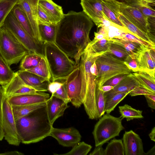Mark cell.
<instances>
[{
    "label": "cell",
    "mask_w": 155,
    "mask_h": 155,
    "mask_svg": "<svg viewBox=\"0 0 155 155\" xmlns=\"http://www.w3.org/2000/svg\"><path fill=\"white\" fill-rule=\"evenodd\" d=\"M93 26L92 20L83 11H70L57 23L55 43L74 59L76 65L91 41L89 34Z\"/></svg>",
    "instance_id": "cell-1"
},
{
    "label": "cell",
    "mask_w": 155,
    "mask_h": 155,
    "mask_svg": "<svg viewBox=\"0 0 155 155\" xmlns=\"http://www.w3.org/2000/svg\"><path fill=\"white\" fill-rule=\"evenodd\" d=\"M103 54L96 53L89 43L81 54L79 63L82 104L89 118L92 120L99 118L95 99L97 83L90 68L97 57Z\"/></svg>",
    "instance_id": "cell-2"
},
{
    "label": "cell",
    "mask_w": 155,
    "mask_h": 155,
    "mask_svg": "<svg viewBox=\"0 0 155 155\" xmlns=\"http://www.w3.org/2000/svg\"><path fill=\"white\" fill-rule=\"evenodd\" d=\"M15 122L21 143L25 144L43 140L49 136L53 127L48 120L46 104Z\"/></svg>",
    "instance_id": "cell-3"
},
{
    "label": "cell",
    "mask_w": 155,
    "mask_h": 155,
    "mask_svg": "<svg viewBox=\"0 0 155 155\" xmlns=\"http://www.w3.org/2000/svg\"><path fill=\"white\" fill-rule=\"evenodd\" d=\"M44 57L47 62L52 81L64 80L75 68L74 61L55 43H43Z\"/></svg>",
    "instance_id": "cell-4"
},
{
    "label": "cell",
    "mask_w": 155,
    "mask_h": 155,
    "mask_svg": "<svg viewBox=\"0 0 155 155\" xmlns=\"http://www.w3.org/2000/svg\"><path fill=\"white\" fill-rule=\"evenodd\" d=\"M95 63L98 70L95 79L97 85L100 90L104 83L111 78L120 74L132 72L124 61L109 51L99 56Z\"/></svg>",
    "instance_id": "cell-5"
},
{
    "label": "cell",
    "mask_w": 155,
    "mask_h": 155,
    "mask_svg": "<svg viewBox=\"0 0 155 155\" xmlns=\"http://www.w3.org/2000/svg\"><path fill=\"white\" fill-rule=\"evenodd\" d=\"M29 52L7 29L0 28V54L9 65L18 63Z\"/></svg>",
    "instance_id": "cell-6"
},
{
    "label": "cell",
    "mask_w": 155,
    "mask_h": 155,
    "mask_svg": "<svg viewBox=\"0 0 155 155\" xmlns=\"http://www.w3.org/2000/svg\"><path fill=\"white\" fill-rule=\"evenodd\" d=\"M100 118L92 133L95 147L102 146L111 139L119 136L124 129L120 117H117L106 114Z\"/></svg>",
    "instance_id": "cell-7"
},
{
    "label": "cell",
    "mask_w": 155,
    "mask_h": 155,
    "mask_svg": "<svg viewBox=\"0 0 155 155\" xmlns=\"http://www.w3.org/2000/svg\"><path fill=\"white\" fill-rule=\"evenodd\" d=\"M3 26L9 31L29 52L44 56L43 44L39 43L26 32L15 18L11 11L5 18Z\"/></svg>",
    "instance_id": "cell-8"
},
{
    "label": "cell",
    "mask_w": 155,
    "mask_h": 155,
    "mask_svg": "<svg viewBox=\"0 0 155 155\" xmlns=\"http://www.w3.org/2000/svg\"><path fill=\"white\" fill-rule=\"evenodd\" d=\"M121 14L128 20L147 34L155 43V29L151 26L148 18L137 8L120 2Z\"/></svg>",
    "instance_id": "cell-9"
},
{
    "label": "cell",
    "mask_w": 155,
    "mask_h": 155,
    "mask_svg": "<svg viewBox=\"0 0 155 155\" xmlns=\"http://www.w3.org/2000/svg\"><path fill=\"white\" fill-rule=\"evenodd\" d=\"M2 127L5 140L11 145L18 146L21 143L12 107L5 98L2 105Z\"/></svg>",
    "instance_id": "cell-10"
},
{
    "label": "cell",
    "mask_w": 155,
    "mask_h": 155,
    "mask_svg": "<svg viewBox=\"0 0 155 155\" xmlns=\"http://www.w3.org/2000/svg\"><path fill=\"white\" fill-rule=\"evenodd\" d=\"M65 84L69 102L76 108L83 104L81 96V79L79 64L65 79L59 81Z\"/></svg>",
    "instance_id": "cell-11"
},
{
    "label": "cell",
    "mask_w": 155,
    "mask_h": 155,
    "mask_svg": "<svg viewBox=\"0 0 155 155\" xmlns=\"http://www.w3.org/2000/svg\"><path fill=\"white\" fill-rule=\"evenodd\" d=\"M39 0H18L17 5L22 9L25 14L33 31L35 39L43 44L40 36L38 16Z\"/></svg>",
    "instance_id": "cell-12"
},
{
    "label": "cell",
    "mask_w": 155,
    "mask_h": 155,
    "mask_svg": "<svg viewBox=\"0 0 155 155\" xmlns=\"http://www.w3.org/2000/svg\"><path fill=\"white\" fill-rule=\"evenodd\" d=\"M49 136L55 138L59 144L67 147H72L80 142L81 138L79 131L73 127L65 128L53 127Z\"/></svg>",
    "instance_id": "cell-13"
},
{
    "label": "cell",
    "mask_w": 155,
    "mask_h": 155,
    "mask_svg": "<svg viewBox=\"0 0 155 155\" xmlns=\"http://www.w3.org/2000/svg\"><path fill=\"white\" fill-rule=\"evenodd\" d=\"M5 97H9L39 91L37 90L26 85L18 75L17 72L10 82L2 86Z\"/></svg>",
    "instance_id": "cell-14"
},
{
    "label": "cell",
    "mask_w": 155,
    "mask_h": 155,
    "mask_svg": "<svg viewBox=\"0 0 155 155\" xmlns=\"http://www.w3.org/2000/svg\"><path fill=\"white\" fill-rule=\"evenodd\" d=\"M83 11L98 27H102L105 15L101 0H81Z\"/></svg>",
    "instance_id": "cell-15"
},
{
    "label": "cell",
    "mask_w": 155,
    "mask_h": 155,
    "mask_svg": "<svg viewBox=\"0 0 155 155\" xmlns=\"http://www.w3.org/2000/svg\"><path fill=\"white\" fill-rule=\"evenodd\" d=\"M123 140L124 155H144L142 140L133 131H125Z\"/></svg>",
    "instance_id": "cell-16"
},
{
    "label": "cell",
    "mask_w": 155,
    "mask_h": 155,
    "mask_svg": "<svg viewBox=\"0 0 155 155\" xmlns=\"http://www.w3.org/2000/svg\"><path fill=\"white\" fill-rule=\"evenodd\" d=\"M50 97L49 94L38 91L11 97L7 98L11 106H21L36 104L46 102Z\"/></svg>",
    "instance_id": "cell-17"
},
{
    "label": "cell",
    "mask_w": 155,
    "mask_h": 155,
    "mask_svg": "<svg viewBox=\"0 0 155 155\" xmlns=\"http://www.w3.org/2000/svg\"><path fill=\"white\" fill-rule=\"evenodd\" d=\"M68 103L51 95L46 101L47 112L48 120L52 125L55 120L63 116L65 110L69 107Z\"/></svg>",
    "instance_id": "cell-18"
},
{
    "label": "cell",
    "mask_w": 155,
    "mask_h": 155,
    "mask_svg": "<svg viewBox=\"0 0 155 155\" xmlns=\"http://www.w3.org/2000/svg\"><path fill=\"white\" fill-rule=\"evenodd\" d=\"M139 71L155 78V48H146L136 58Z\"/></svg>",
    "instance_id": "cell-19"
},
{
    "label": "cell",
    "mask_w": 155,
    "mask_h": 155,
    "mask_svg": "<svg viewBox=\"0 0 155 155\" xmlns=\"http://www.w3.org/2000/svg\"><path fill=\"white\" fill-rule=\"evenodd\" d=\"M17 72L20 79L27 85L39 91H48V83L45 78L26 71L20 70Z\"/></svg>",
    "instance_id": "cell-20"
},
{
    "label": "cell",
    "mask_w": 155,
    "mask_h": 155,
    "mask_svg": "<svg viewBox=\"0 0 155 155\" xmlns=\"http://www.w3.org/2000/svg\"><path fill=\"white\" fill-rule=\"evenodd\" d=\"M140 86L132 73L120 81L112 90L105 92L104 96L105 101L116 94L125 92H130L135 87Z\"/></svg>",
    "instance_id": "cell-21"
},
{
    "label": "cell",
    "mask_w": 155,
    "mask_h": 155,
    "mask_svg": "<svg viewBox=\"0 0 155 155\" xmlns=\"http://www.w3.org/2000/svg\"><path fill=\"white\" fill-rule=\"evenodd\" d=\"M103 12L110 21L120 26L124 27L118 19L121 14L120 2L116 0H101Z\"/></svg>",
    "instance_id": "cell-22"
},
{
    "label": "cell",
    "mask_w": 155,
    "mask_h": 155,
    "mask_svg": "<svg viewBox=\"0 0 155 155\" xmlns=\"http://www.w3.org/2000/svg\"><path fill=\"white\" fill-rule=\"evenodd\" d=\"M38 5L45 11L54 23H57L64 15L61 6L52 0H39Z\"/></svg>",
    "instance_id": "cell-23"
},
{
    "label": "cell",
    "mask_w": 155,
    "mask_h": 155,
    "mask_svg": "<svg viewBox=\"0 0 155 155\" xmlns=\"http://www.w3.org/2000/svg\"><path fill=\"white\" fill-rule=\"evenodd\" d=\"M123 2L138 9L150 20H155V11L152 7L155 2L150 0H123Z\"/></svg>",
    "instance_id": "cell-24"
},
{
    "label": "cell",
    "mask_w": 155,
    "mask_h": 155,
    "mask_svg": "<svg viewBox=\"0 0 155 155\" xmlns=\"http://www.w3.org/2000/svg\"><path fill=\"white\" fill-rule=\"evenodd\" d=\"M114 43L123 46L127 51L129 55L132 58H137L139 54L146 48L138 43L122 40L116 38L110 39Z\"/></svg>",
    "instance_id": "cell-25"
},
{
    "label": "cell",
    "mask_w": 155,
    "mask_h": 155,
    "mask_svg": "<svg viewBox=\"0 0 155 155\" xmlns=\"http://www.w3.org/2000/svg\"><path fill=\"white\" fill-rule=\"evenodd\" d=\"M57 23L45 24L38 23L40 36L42 42H45L55 43Z\"/></svg>",
    "instance_id": "cell-26"
},
{
    "label": "cell",
    "mask_w": 155,
    "mask_h": 155,
    "mask_svg": "<svg viewBox=\"0 0 155 155\" xmlns=\"http://www.w3.org/2000/svg\"><path fill=\"white\" fill-rule=\"evenodd\" d=\"M11 12L18 22L26 32L31 36L35 39L29 21L25 14L21 8L16 4L12 8Z\"/></svg>",
    "instance_id": "cell-27"
},
{
    "label": "cell",
    "mask_w": 155,
    "mask_h": 155,
    "mask_svg": "<svg viewBox=\"0 0 155 155\" xmlns=\"http://www.w3.org/2000/svg\"><path fill=\"white\" fill-rule=\"evenodd\" d=\"M132 73L140 86L155 93V78L143 71H138Z\"/></svg>",
    "instance_id": "cell-28"
},
{
    "label": "cell",
    "mask_w": 155,
    "mask_h": 155,
    "mask_svg": "<svg viewBox=\"0 0 155 155\" xmlns=\"http://www.w3.org/2000/svg\"><path fill=\"white\" fill-rule=\"evenodd\" d=\"M44 57L34 52H30L28 53L21 60L20 70L27 71L34 68L38 64Z\"/></svg>",
    "instance_id": "cell-29"
},
{
    "label": "cell",
    "mask_w": 155,
    "mask_h": 155,
    "mask_svg": "<svg viewBox=\"0 0 155 155\" xmlns=\"http://www.w3.org/2000/svg\"><path fill=\"white\" fill-rule=\"evenodd\" d=\"M46 102L35 104L11 106L13 115L16 121L17 120L28 115L35 110L46 104Z\"/></svg>",
    "instance_id": "cell-30"
},
{
    "label": "cell",
    "mask_w": 155,
    "mask_h": 155,
    "mask_svg": "<svg viewBox=\"0 0 155 155\" xmlns=\"http://www.w3.org/2000/svg\"><path fill=\"white\" fill-rule=\"evenodd\" d=\"M15 73L0 54V85L3 86L9 83Z\"/></svg>",
    "instance_id": "cell-31"
},
{
    "label": "cell",
    "mask_w": 155,
    "mask_h": 155,
    "mask_svg": "<svg viewBox=\"0 0 155 155\" xmlns=\"http://www.w3.org/2000/svg\"><path fill=\"white\" fill-rule=\"evenodd\" d=\"M118 19L124 26L135 35L136 37L151 43L155 44L149 36L126 18L121 14L118 18Z\"/></svg>",
    "instance_id": "cell-32"
},
{
    "label": "cell",
    "mask_w": 155,
    "mask_h": 155,
    "mask_svg": "<svg viewBox=\"0 0 155 155\" xmlns=\"http://www.w3.org/2000/svg\"><path fill=\"white\" fill-rule=\"evenodd\" d=\"M120 114V117L122 119L126 118L127 121L135 119H142L143 118L142 115V111L136 110L127 104L118 107Z\"/></svg>",
    "instance_id": "cell-33"
},
{
    "label": "cell",
    "mask_w": 155,
    "mask_h": 155,
    "mask_svg": "<svg viewBox=\"0 0 155 155\" xmlns=\"http://www.w3.org/2000/svg\"><path fill=\"white\" fill-rule=\"evenodd\" d=\"M27 71L36 74L45 79L50 83L51 79V76L49 69L45 57H43L38 64L34 68Z\"/></svg>",
    "instance_id": "cell-34"
},
{
    "label": "cell",
    "mask_w": 155,
    "mask_h": 155,
    "mask_svg": "<svg viewBox=\"0 0 155 155\" xmlns=\"http://www.w3.org/2000/svg\"><path fill=\"white\" fill-rule=\"evenodd\" d=\"M104 155H124L122 140L116 139L111 140L104 150Z\"/></svg>",
    "instance_id": "cell-35"
},
{
    "label": "cell",
    "mask_w": 155,
    "mask_h": 155,
    "mask_svg": "<svg viewBox=\"0 0 155 155\" xmlns=\"http://www.w3.org/2000/svg\"><path fill=\"white\" fill-rule=\"evenodd\" d=\"M18 0H0V28L3 26L8 14Z\"/></svg>",
    "instance_id": "cell-36"
},
{
    "label": "cell",
    "mask_w": 155,
    "mask_h": 155,
    "mask_svg": "<svg viewBox=\"0 0 155 155\" xmlns=\"http://www.w3.org/2000/svg\"><path fill=\"white\" fill-rule=\"evenodd\" d=\"M130 92H125L117 93L111 98L105 101L104 111L107 114H110L117 105L129 94Z\"/></svg>",
    "instance_id": "cell-37"
},
{
    "label": "cell",
    "mask_w": 155,
    "mask_h": 155,
    "mask_svg": "<svg viewBox=\"0 0 155 155\" xmlns=\"http://www.w3.org/2000/svg\"><path fill=\"white\" fill-rule=\"evenodd\" d=\"M92 147L84 141L80 142L72 147L69 152L60 155H86L90 151Z\"/></svg>",
    "instance_id": "cell-38"
},
{
    "label": "cell",
    "mask_w": 155,
    "mask_h": 155,
    "mask_svg": "<svg viewBox=\"0 0 155 155\" xmlns=\"http://www.w3.org/2000/svg\"><path fill=\"white\" fill-rule=\"evenodd\" d=\"M109 49V51L114 55L124 61L129 55L123 46L113 42L111 40Z\"/></svg>",
    "instance_id": "cell-39"
},
{
    "label": "cell",
    "mask_w": 155,
    "mask_h": 155,
    "mask_svg": "<svg viewBox=\"0 0 155 155\" xmlns=\"http://www.w3.org/2000/svg\"><path fill=\"white\" fill-rule=\"evenodd\" d=\"M104 93L99 89L97 85L95 91V99L99 118L103 115L105 113L104 111L105 104L104 96Z\"/></svg>",
    "instance_id": "cell-40"
},
{
    "label": "cell",
    "mask_w": 155,
    "mask_h": 155,
    "mask_svg": "<svg viewBox=\"0 0 155 155\" xmlns=\"http://www.w3.org/2000/svg\"><path fill=\"white\" fill-rule=\"evenodd\" d=\"M110 42V39L103 38L94 42H91L89 44L96 53H104L109 51V48Z\"/></svg>",
    "instance_id": "cell-41"
},
{
    "label": "cell",
    "mask_w": 155,
    "mask_h": 155,
    "mask_svg": "<svg viewBox=\"0 0 155 155\" xmlns=\"http://www.w3.org/2000/svg\"><path fill=\"white\" fill-rule=\"evenodd\" d=\"M118 39L137 42L148 48H155V44L143 40L128 33H123L121 36Z\"/></svg>",
    "instance_id": "cell-42"
},
{
    "label": "cell",
    "mask_w": 155,
    "mask_h": 155,
    "mask_svg": "<svg viewBox=\"0 0 155 155\" xmlns=\"http://www.w3.org/2000/svg\"><path fill=\"white\" fill-rule=\"evenodd\" d=\"M38 23L45 24L54 23L46 13L38 5Z\"/></svg>",
    "instance_id": "cell-43"
},
{
    "label": "cell",
    "mask_w": 155,
    "mask_h": 155,
    "mask_svg": "<svg viewBox=\"0 0 155 155\" xmlns=\"http://www.w3.org/2000/svg\"><path fill=\"white\" fill-rule=\"evenodd\" d=\"M131 73H124L114 76L105 82L103 86L109 85L114 87Z\"/></svg>",
    "instance_id": "cell-44"
},
{
    "label": "cell",
    "mask_w": 155,
    "mask_h": 155,
    "mask_svg": "<svg viewBox=\"0 0 155 155\" xmlns=\"http://www.w3.org/2000/svg\"><path fill=\"white\" fill-rule=\"evenodd\" d=\"M61 82H63V84L54 94H51V95L58 98L68 103L69 101L65 84L63 81Z\"/></svg>",
    "instance_id": "cell-45"
},
{
    "label": "cell",
    "mask_w": 155,
    "mask_h": 155,
    "mask_svg": "<svg viewBox=\"0 0 155 155\" xmlns=\"http://www.w3.org/2000/svg\"><path fill=\"white\" fill-rule=\"evenodd\" d=\"M124 62L126 65L132 72H135L139 71L136 58H132L129 55Z\"/></svg>",
    "instance_id": "cell-46"
},
{
    "label": "cell",
    "mask_w": 155,
    "mask_h": 155,
    "mask_svg": "<svg viewBox=\"0 0 155 155\" xmlns=\"http://www.w3.org/2000/svg\"><path fill=\"white\" fill-rule=\"evenodd\" d=\"M129 94L131 97L139 95L154 94V93L150 91L141 86L135 87L129 92Z\"/></svg>",
    "instance_id": "cell-47"
},
{
    "label": "cell",
    "mask_w": 155,
    "mask_h": 155,
    "mask_svg": "<svg viewBox=\"0 0 155 155\" xmlns=\"http://www.w3.org/2000/svg\"><path fill=\"white\" fill-rule=\"evenodd\" d=\"M5 98L3 94L2 86L0 85V141L2 140L4 137L2 123V105Z\"/></svg>",
    "instance_id": "cell-48"
},
{
    "label": "cell",
    "mask_w": 155,
    "mask_h": 155,
    "mask_svg": "<svg viewBox=\"0 0 155 155\" xmlns=\"http://www.w3.org/2000/svg\"><path fill=\"white\" fill-rule=\"evenodd\" d=\"M63 83V82L58 81H51L48 84V91L53 94L61 86Z\"/></svg>",
    "instance_id": "cell-49"
},
{
    "label": "cell",
    "mask_w": 155,
    "mask_h": 155,
    "mask_svg": "<svg viewBox=\"0 0 155 155\" xmlns=\"http://www.w3.org/2000/svg\"><path fill=\"white\" fill-rule=\"evenodd\" d=\"M148 106L151 108L155 109V94H146L144 95Z\"/></svg>",
    "instance_id": "cell-50"
},
{
    "label": "cell",
    "mask_w": 155,
    "mask_h": 155,
    "mask_svg": "<svg viewBox=\"0 0 155 155\" xmlns=\"http://www.w3.org/2000/svg\"><path fill=\"white\" fill-rule=\"evenodd\" d=\"M104 150L102 147V145H99L96 147L94 150L89 155H104Z\"/></svg>",
    "instance_id": "cell-51"
},
{
    "label": "cell",
    "mask_w": 155,
    "mask_h": 155,
    "mask_svg": "<svg viewBox=\"0 0 155 155\" xmlns=\"http://www.w3.org/2000/svg\"><path fill=\"white\" fill-rule=\"evenodd\" d=\"M90 70L91 73L95 77L97 76L98 74V70L95 62L91 66Z\"/></svg>",
    "instance_id": "cell-52"
},
{
    "label": "cell",
    "mask_w": 155,
    "mask_h": 155,
    "mask_svg": "<svg viewBox=\"0 0 155 155\" xmlns=\"http://www.w3.org/2000/svg\"><path fill=\"white\" fill-rule=\"evenodd\" d=\"M24 154L22 153L21 152H20L18 151H8L6 152H5L2 153H0V155H23Z\"/></svg>",
    "instance_id": "cell-53"
},
{
    "label": "cell",
    "mask_w": 155,
    "mask_h": 155,
    "mask_svg": "<svg viewBox=\"0 0 155 155\" xmlns=\"http://www.w3.org/2000/svg\"><path fill=\"white\" fill-rule=\"evenodd\" d=\"M149 136L151 140L155 142V127H154L152 129L151 132L149 134Z\"/></svg>",
    "instance_id": "cell-54"
},
{
    "label": "cell",
    "mask_w": 155,
    "mask_h": 155,
    "mask_svg": "<svg viewBox=\"0 0 155 155\" xmlns=\"http://www.w3.org/2000/svg\"><path fill=\"white\" fill-rule=\"evenodd\" d=\"M114 87L109 85L102 86L101 90L105 92L110 91L113 89Z\"/></svg>",
    "instance_id": "cell-55"
},
{
    "label": "cell",
    "mask_w": 155,
    "mask_h": 155,
    "mask_svg": "<svg viewBox=\"0 0 155 155\" xmlns=\"http://www.w3.org/2000/svg\"><path fill=\"white\" fill-rule=\"evenodd\" d=\"M144 155H155V146L154 145L147 153H145Z\"/></svg>",
    "instance_id": "cell-56"
},
{
    "label": "cell",
    "mask_w": 155,
    "mask_h": 155,
    "mask_svg": "<svg viewBox=\"0 0 155 155\" xmlns=\"http://www.w3.org/2000/svg\"><path fill=\"white\" fill-rule=\"evenodd\" d=\"M117 0V1H118L120 2H123V0Z\"/></svg>",
    "instance_id": "cell-57"
},
{
    "label": "cell",
    "mask_w": 155,
    "mask_h": 155,
    "mask_svg": "<svg viewBox=\"0 0 155 155\" xmlns=\"http://www.w3.org/2000/svg\"><path fill=\"white\" fill-rule=\"evenodd\" d=\"M150 0V1H153V2H155V0Z\"/></svg>",
    "instance_id": "cell-58"
}]
</instances>
